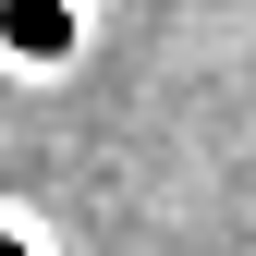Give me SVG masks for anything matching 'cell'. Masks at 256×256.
Here are the masks:
<instances>
[{"label":"cell","mask_w":256,"mask_h":256,"mask_svg":"<svg viewBox=\"0 0 256 256\" xmlns=\"http://www.w3.org/2000/svg\"><path fill=\"white\" fill-rule=\"evenodd\" d=\"M0 37H12V61H61L74 49V0H0Z\"/></svg>","instance_id":"6da1fadb"},{"label":"cell","mask_w":256,"mask_h":256,"mask_svg":"<svg viewBox=\"0 0 256 256\" xmlns=\"http://www.w3.org/2000/svg\"><path fill=\"white\" fill-rule=\"evenodd\" d=\"M0 256H37V244H24V232H0Z\"/></svg>","instance_id":"7a4b0ae2"}]
</instances>
